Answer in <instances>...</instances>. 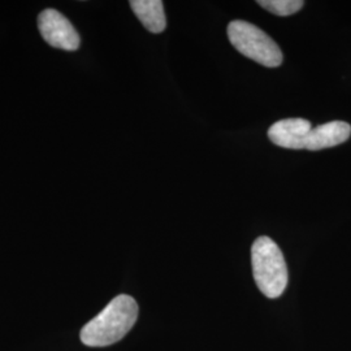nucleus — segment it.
<instances>
[{
  "label": "nucleus",
  "mask_w": 351,
  "mask_h": 351,
  "mask_svg": "<svg viewBox=\"0 0 351 351\" xmlns=\"http://www.w3.org/2000/svg\"><path fill=\"white\" fill-rule=\"evenodd\" d=\"M38 27L43 39L51 47L65 51H75L81 39L71 21L56 10H45L38 17Z\"/></svg>",
  "instance_id": "4"
},
{
  "label": "nucleus",
  "mask_w": 351,
  "mask_h": 351,
  "mask_svg": "<svg viewBox=\"0 0 351 351\" xmlns=\"http://www.w3.org/2000/svg\"><path fill=\"white\" fill-rule=\"evenodd\" d=\"M138 304L130 295L121 294L81 329V341L90 348L110 346L124 339L136 324Z\"/></svg>",
  "instance_id": "1"
},
{
  "label": "nucleus",
  "mask_w": 351,
  "mask_h": 351,
  "mask_svg": "<svg viewBox=\"0 0 351 351\" xmlns=\"http://www.w3.org/2000/svg\"><path fill=\"white\" fill-rule=\"evenodd\" d=\"M313 125L304 119H285L275 123L268 130V138L280 147L290 150L306 149V141Z\"/></svg>",
  "instance_id": "5"
},
{
  "label": "nucleus",
  "mask_w": 351,
  "mask_h": 351,
  "mask_svg": "<svg viewBox=\"0 0 351 351\" xmlns=\"http://www.w3.org/2000/svg\"><path fill=\"white\" fill-rule=\"evenodd\" d=\"M351 126L345 121H330L313 128L306 141V150L319 151L339 146L350 138Z\"/></svg>",
  "instance_id": "6"
},
{
  "label": "nucleus",
  "mask_w": 351,
  "mask_h": 351,
  "mask_svg": "<svg viewBox=\"0 0 351 351\" xmlns=\"http://www.w3.org/2000/svg\"><path fill=\"white\" fill-rule=\"evenodd\" d=\"M251 263L256 287L267 298H278L288 287V267L276 242L259 237L251 249Z\"/></svg>",
  "instance_id": "2"
},
{
  "label": "nucleus",
  "mask_w": 351,
  "mask_h": 351,
  "mask_svg": "<svg viewBox=\"0 0 351 351\" xmlns=\"http://www.w3.org/2000/svg\"><path fill=\"white\" fill-rule=\"evenodd\" d=\"M129 4L142 25L149 32L155 34L164 32L167 19L162 0H132Z\"/></svg>",
  "instance_id": "7"
},
{
  "label": "nucleus",
  "mask_w": 351,
  "mask_h": 351,
  "mask_svg": "<svg viewBox=\"0 0 351 351\" xmlns=\"http://www.w3.org/2000/svg\"><path fill=\"white\" fill-rule=\"evenodd\" d=\"M228 38L234 49L256 63L268 68L282 64L284 56L276 42L258 26L236 20L228 25Z\"/></svg>",
  "instance_id": "3"
},
{
  "label": "nucleus",
  "mask_w": 351,
  "mask_h": 351,
  "mask_svg": "<svg viewBox=\"0 0 351 351\" xmlns=\"http://www.w3.org/2000/svg\"><path fill=\"white\" fill-rule=\"evenodd\" d=\"M258 4L268 12L277 16H290L301 11L304 5L302 0H259Z\"/></svg>",
  "instance_id": "8"
}]
</instances>
